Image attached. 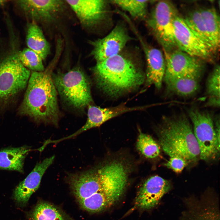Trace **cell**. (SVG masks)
<instances>
[{
    "label": "cell",
    "instance_id": "obj_1",
    "mask_svg": "<svg viewBox=\"0 0 220 220\" xmlns=\"http://www.w3.org/2000/svg\"><path fill=\"white\" fill-rule=\"evenodd\" d=\"M61 51L56 50L53 60L42 72L32 71L19 113L36 122L58 125L60 112L57 92L52 79Z\"/></svg>",
    "mask_w": 220,
    "mask_h": 220
},
{
    "label": "cell",
    "instance_id": "obj_2",
    "mask_svg": "<svg viewBox=\"0 0 220 220\" xmlns=\"http://www.w3.org/2000/svg\"><path fill=\"white\" fill-rule=\"evenodd\" d=\"M91 69L97 87L112 97L137 88L145 79L132 61L119 54L96 62Z\"/></svg>",
    "mask_w": 220,
    "mask_h": 220
},
{
    "label": "cell",
    "instance_id": "obj_3",
    "mask_svg": "<svg viewBox=\"0 0 220 220\" xmlns=\"http://www.w3.org/2000/svg\"><path fill=\"white\" fill-rule=\"evenodd\" d=\"M159 145L170 157H181L187 163L196 162L200 151L188 118L184 114L164 117L157 130Z\"/></svg>",
    "mask_w": 220,
    "mask_h": 220
},
{
    "label": "cell",
    "instance_id": "obj_4",
    "mask_svg": "<svg viewBox=\"0 0 220 220\" xmlns=\"http://www.w3.org/2000/svg\"><path fill=\"white\" fill-rule=\"evenodd\" d=\"M119 179V173L116 167L107 163L97 168L71 174L68 176V180L80 207L94 213L98 193L116 184Z\"/></svg>",
    "mask_w": 220,
    "mask_h": 220
},
{
    "label": "cell",
    "instance_id": "obj_5",
    "mask_svg": "<svg viewBox=\"0 0 220 220\" xmlns=\"http://www.w3.org/2000/svg\"><path fill=\"white\" fill-rule=\"evenodd\" d=\"M52 79L57 93L69 106L82 110L93 102L90 81L80 68L53 73Z\"/></svg>",
    "mask_w": 220,
    "mask_h": 220
},
{
    "label": "cell",
    "instance_id": "obj_6",
    "mask_svg": "<svg viewBox=\"0 0 220 220\" xmlns=\"http://www.w3.org/2000/svg\"><path fill=\"white\" fill-rule=\"evenodd\" d=\"M184 19L192 31L215 53L219 49L220 19L213 7H199L191 10Z\"/></svg>",
    "mask_w": 220,
    "mask_h": 220
},
{
    "label": "cell",
    "instance_id": "obj_7",
    "mask_svg": "<svg viewBox=\"0 0 220 220\" xmlns=\"http://www.w3.org/2000/svg\"><path fill=\"white\" fill-rule=\"evenodd\" d=\"M178 15L176 7L172 2L160 1L155 5L146 19L148 26L163 47L164 53L171 52L177 46L173 22Z\"/></svg>",
    "mask_w": 220,
    "mask_h": 220
},
{
    "label": "cell",
    "instance_id": "obj_8",
    "mask_svg": "<svg viewBox=\"0 0 220 220\" xmlns=\"http://www.w3.org/2000/svg\"><path fill=\"white\" fill-rule=\"evenodd\" d=\"M188 114L199 146L200 158L208 161L218 158L220 153V142L217 138L212 116L196 108L190 109Z\"/></svg>",
    "mask_w": 220,
    "mask_h": 220
},
{
    "label": "cell",
    "instance_id": "obj_9",
    "mask_svg": "<svg viewBox=\"0 0 220 220\" xmlns=\"http://www.w3.org/2000/svg\"><path fill=\"white\" fill-rule=\"evenodd\" d=\"M31 74L20 61L18 54L3 60L0 62V101H7L24 90Z\"/></svg>",
    "mask_w": 220,
    "mask_h": 220
},
{
    "label": "cell",
    "instance_id": "obj_10",
    "mask_svg": "<svg viewBox=\"0 0 220 220\" xmlns=\"http://www.w3.org/2000/svg\"><path fill=\"white\" fill-rule=\"evenodd\" d=\"M174 37L179 49L204 61L212 62L214 53L178 15L173 22Z\"/></svg>",
    "mask_w": 220,
    "mask_h": 220
},
{
    "label": "cell",
    "instance_id": "obj_11",
    "mask_svg": "<svg viewBox=\"0 0 220 220\" xmlns=\"http://www.w3.org/2000/svg\"><path fill=\"white\" fill-rule=\"evenodd\" d=\"M132 39L125 26L118 24L105 37L90 41V55L96 62L102 61L119 54Z\"/></svg>",
    "mask_w": 220,
    "mask_h": 220
},
{
    "label": "cell",
    "instance_id": "obj_12",
    "mask_svg": "<svg viewBox=\"0 0 220 220\" xmlns=\"http://www.w3.org/2000/svg\"><path fill=\"white\" fill-rule=\"evenodd\" d=\"M164 54L166 69L164 78L187 76L201 77L205 67L203 60L179 49Z\"/></svg>",
    "mask_w": 220,
    "mask_h": 220
},
{
    "label": "cell",
    "instance_id": "obj_13",
    "mask_svg": "<svg viewBox=\"0 0 220 220\" xmlns=\"http://www.w3.org/2000/svg\"><path fill=\"white\" fill-rule=\"evenodd\" d=\"M22 10L34 21L49 24L57 20L66 9L65 1L22 0L17 1Z\"/></svg>",
    "mask_w": 220,
    "mask_h": 220
},
{
    "label": "cell",
    "instance_id": "obj_14",
    "mask_svg": "<svg viewBox=\"0 0 220 220\" xmlns=\"http://www.w3.org/2000/svg\"><path fill=\"white\" fill-rule=\"evenodd\" d=\"M65 1L75 13L81 26L89 29L106 18L107 2L103 0H68Z\"/></svg>",
    "mask_w": 220,
    "mask_h": 220
},
{
    "label": "cell",
    "instance_id": "obj_15",
    "mask_svg": "<svg viewBox=\"0 0 220 220\" xmlns=\"http://www.w3.org/2000/svg\"><path fill=\"white\" fill-rule=\"evenodd\" d=\"M170 187L168 180L158 175L150 177L140 188L135 199V206L144 210L153 207Z\"/></svg>",
    "mask_w": 220,
    "mask_h": 220
},
{
    "label": "cell",
    "instance_id": "obj_16",
    "mask_svg": "<svg viewBox=\"0 0 220 220\" xmlns=\"http://www.w3.org/2000/svg\"><path fill=\"white\" fill-rule=\"evenodd\" d=\"M54 158L53 156L37 163L31 173L16 186L13 196L17 202L23 204L28 202L31 195L38 188L43 174L53 163Z\"/></svg>",
    "mask_w": 220,
    "mask_h": 220
},
{
    "label": "cell",
    "instance_id": "obj_17",
    "mask_svg": "<svg viewBox=\"0 0 220 220\" xmlns=\"http://www.w3.org/2000/svg\"><path fill=\"white\" fill-rule=\"evenodd\" d=\"M147 64L146 85H154L159 90L161 88L165 74V58L159 49L149 46L141 41Z\"/></svg>",
    "mask_w": 220,
    "mask_h": 220
},
{
    "label": "cell",
    "instance_id": "obj_18",
    "mask_svg": "<svg viewBox=\"0 0 220 220\" xmlns=\"http://www.w3.org/2000/svg\"><path fill=\"white\" fill-rule=\"evenodd\" d=\"M87 120L80 129L70 135L73 138L92 128L98 127L108 120L128 112L141 109L144 107L130 108L123 105L114 107L101 108L90 105L88 106Z\"/></svg>",
    "mask_w": 220,
    "mask_h": 220
},
{
    "label": "cell",
    "instance_id": "obj_19",
    "mask_svg": "<svg viewBox=\"0 0 220 220\" xmlns=\"http://www.w3.org/2000/svg\"><path fill=\"white\" fill-rule=\"evenodd\" d=\"M33 150L26 146L9 148L0 150V169L23 173L24 160Z\"/></svg>",
    "mask_w": 220,
    "mask_h": 220
},
{
    "label": "cell",
    "instance_id": "obj_20",
    "mask_svg": "<svg viewBox=\"0 0 220 220\" xmlns=\"http://www.w3.org/2000/svg\"><path fill=\"white\" fill-rule=\"evenodd\" d=\"M200 77L187 76L164 78L167 90L179 96L186 97L193 95L198 90Z\"/></svg>",
    "mask_w": 220,
    "mask_h": 220
},
{
    "label": "cell",
    "instance_id": "obj_21",
    "mask_svg": "<svg viewBox=\"0 0 220 220\" xmlns=\"http://www.w3.org/2000/svg\"><path fill=\"white\" fill-rule=\"evenodd\" d=\"M26 42L28 48L37 53L43 60L50 54V45L45 37L42 30L35 22H32L28 25Z\"/></svg>",
    "mask_w": 220,
    "mask_h": 220
},
{
    "label": "cell",
    "instance_id": "obj_22",
    "mask_svg": "<svg viewBox=\"0 0 220 220\" xmlns=\"http://www.w3.org/2000/svg\"><path fill=\"white\" fill-rule=\"evenodd\" d=\"M29 220H70L64 212L47 202L40 201L31 211Z\"/></svg>",
    "mask_w": 220,
    "mask_h": 220
},
{
    "label": "cell",
    "instance_id": "obj_23",
    "mask_svg": "<svg viewBox=\"0 0 220 220\" xmlns=\"http://www.w3.org/2000/svg\"><path fill=\"white\" fill-rule=\"evenodd\" d=\"M220 68L217 64L209 76L206 82V91L208 100L207 106L219 107L220 106Z\"/></svg>",
    "mask_w": 220,
    "mask_h": 220
},
{
    "label": "cell",
    "instance_id": "obj_24",
    "mask_svg": "<svg viewBox=\"0 0 220 220\" xmlns=\"http://www.w3.org/2000/svg\"><path fill=\"white\" fill-rule=\"evenodd\" d=\"M110 1L134 19L144 20L146 18L148 0H114Z\"/></svg>",
    "mask_w": 220,
    "mask_h": 220
},
{
    "label": "cell",
    "instance_id": "obj_25",
    "mask_svg": "<svg viewBox=\"0 0 220 220\" xmlns=\"http://www.w3.org/2000/svg\"><path fill=\"white\" fill-rule=\"evenodd\" d=\"M137 147L144 156L149 159L156 158L160 153L159 145L151 136L141 131L137 139Z\"/></svg>",
    "mask_w": 220,
    "mask_h": 220
},
{
    "label": "cell",
    "instance_id": "obj_26",
    "mask_svg": "<svg viewBox=\"0 0 220 220\" xmlns=\"http://www.w3.org/2000/svg\"><path fill=\"white\" fill-rule=\"evenodd\" d=\"M18 57L22 64L29 70L42 72L45 69L41 57L28 48L24 49L18 54Z\"/></svg>",
    "mask_w": 220,
    "mask_h": 220
},
{
    "label": "cell",
    "instance_id": "obj_27",
    "mask_svg": "<svg viewBox=\"0 0 220 220\" xmlns=\"http://www.w3.org/2000/svg\"><path fill=\"white\" fill-rule=\"evenodd\" d=\"M187 164V163L184 159L175 156L170 157L169 160L164 163L165 166L176 173L181 172Z\"/></svg>",
    "mask_w": 220,
    "mask_h": 220
},
{
    "label": "cell",
    "instance_id": "obj_28",
    "mask_svg": "<svg viewBox=\"0 0 220 220\" xmlns=\"http://www.w3.org/2000/svg\"><path fill=\"white\" fill-rule=\"evenodd\" d=\"M7 1L0 0V6H2Z\"/></svg>",
    "mask_w": 220,
    "mask_h": 220
}]
</instances>
